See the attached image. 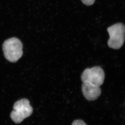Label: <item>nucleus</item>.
<instances>
[{
	"mask_svg": "<svg viewBox=\"0 0 125 125\" xmlns=\"http://www.w3.org/2000/svg\"><path fill=\"white\" fill-rule=\"evenodd\" d=\"M22 44L20 40L15 37L7 39L2 45L5 57L12 62L18 61L22 56Z\"/></svg>",
	"mask_w": 125,
	"mask_h": 125,
	"instance_id": "nucleus-1",
	"label": "nucleus"
},
{
	"mask_svg": "<svg viewBox=\"0 0 125 125\" xmlns=\"http://www.w3.org/2000/svg\"><path fill=\"white\" fill-rule=\"evenodd\" d=\"M109 38L108 45L110 48L120 49L125 40V26L122 23H118L108 27L107 29Z\"/></svg>",
	"mask_w": 125,
	"mask_h": 125,
	"instance_id": "nucleus-2",
	"label": "nucleus"
},
{
	"mask_svg": "<svg viewBox=\"0 0 125 125\" xmlns=\"http://www.w3.org/2000/svg\"><path fill=\"white\" fill-rule=\"evenodd\" d=\"M10 117L16 123H21L25 118L31 115L33 111L30 102L27 99H22L16 102Z\"/></svg>",
	"mask_w": 125,
	"mask_h": 125,
	"instance_id": "nucleus-3",
	"label": "nucleus"
},
{
	"mask_svg": "<svg viewBox=\"0 0 125 125\" xmlns=\"http://www.w3.org/2000/svg\"><path fill=\"white\" fill-rule=\"evenodd\" d=\"M105 77L104 71L99 66L85 69L81 76L83 83H88L97 87H100L103 84Z\"/></svg>",
	"mask_w": 125,
	"mask_h": 125,
	"instance_id": "nucleus-4",
	"label": "nucleus"
},
{
	"mask_svg": "<svg viewBox=\"0 0 125 125\" xmlns=\"http://www.w3.org/2000/svg\"><path fill=\"white\" fill-rule=\"evenodd\" d=\"M82 91L84 97L90 101H95L101 94L100 87H96L86 83H83L82 84Z\"/></svg>",
	"mask_w": 125,
	"mask_h": 125,
	"instance_id": "nucleus-5",
	"label": "nucleus"
},
{
	"mask_svg": "<svg viewBox=\"0 0 125 125\" xmlns=\"http://www.w3.org/2000/svg\"><path fill=\"white\" fill-rule=\"evenodd\" d=\"M72 125H87L82 120H78L74 121Z\"/></svg>",
	"mask_w": 125,
	"mask_h": 125,
	"instance_id": "nucleus-6",
	"label": "nucleus"
},
{
	"mask_svg": "<svg viewBox=\"0 0 125 125\" xmlns=\"http://www.w3.org/2000/svg\"><path fill=\"white\" fill-rule=\"evenodd\" d=\"M84 4L90 6L93 4L95 0H81Z\"/></svg>",
	"mask_w": 125,
	"mask_h": 125,
	"instance_id": "nucleus-7",
	"label": "nucleus"
}]
</instances>
